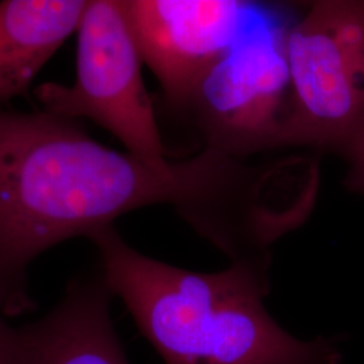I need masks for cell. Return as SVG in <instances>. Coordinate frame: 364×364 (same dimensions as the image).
I'll return each mask as SVG.
<instances>
[{
	"instance_id": "cell-8",
	"label": "cell",
	"mask_w": 364,
	"mask_h": 364,
	"mask_svg": "<svg viewBox=\"0 0 364 364\" xmlns=\"http://www.w3.org/2000/svg\"><path fill=\"white\" fill-rule=\"evenodd\" d=\"M87 6L73 0L0 3V103L26 95L42 66L77 30Z\"/></svg>"
},
{
	"instance_id": "cell-10",
	"label": "cell",
	"mask_w": 364,
	"mask_h": 364,
	"mask_svg": "<svg viewBox=\"0 0 364 364\" xmlns=\"http://www.w3.org/2000/svg\"><path fill=\"white\" fill-rule=\"evenodd\" d=\"M351 169L347 176V186L352 192L364 195V141L352 156Z\"/></svg>"
},
{
	"instance_id": "cell-4",
	"label": "cell",
	"mask_w": 364,
	"mask_h": 364,
	"mask_svg": "<svg viewBox=\"0 0 364 364\" xmlns=\"http://www.w3.org/2000/svg\"><path fill=\"white\" fill-rule=\"evenodd\" d=\"M77 77L72 87L46 82L36 90L45 112L88 117L132 156L164 168L170 161L146 90L144 60L123 0L88 1L77 26Z\"/></svg>"
},
{
	"instance_id": "cell-1",
	"label": "cell",
	"mask_w": 364,
	"mask_h": 364,
	"mask_svg": "<svg viewBox=\"0 0 364 364\" xmlns=\"http://www.w3.org/2000/svg\"><path fill=\"white\" fill-rule=\"evenodd\" d=\"M243 183L240 162L212 147L156 168L93 141L73 119L0 111V313L34 309L27 269L42 252L132 210L169 204L215 237L240 207Z\"/></svg>"
},
{
	"instance_id": "cell-5",
	"label": "cell",
	"mask_w": 364,
	"mask_h": 364,
	"mask_svg": "<svg viewBox=\"0 0 364 364\" xmlns=\"http://www.w3.org/2000/svg\"><path fill=\"white\" fill-rule=\"evenodd\" d=\"M287 27H250L198 78L182 111L205 146L247 159L287 147L291 85L285 53Z\"/></svg>"
},
{
	"instance_id": "cell-7",
	"label": "cell",
	"mask_w": 364,
	"mask_h": 364,
	"mask_svg": "<svg viewBox=\"0 0 364 364\" xmlns=\"http://www.w3.org/2000/svg\"><path fill=\"white\" fill-rule=\"evenodd\" d=\"M112 297L100 267L75 277L50 312L21 328L26 364H130L111 317Z\"/></svg>"
},
{
	"instance_id": "cell-3",
	"label": "cell",
	"mask_w": 364,
	"mask_h": 364,
	"mask_svg": "<svg viewBox=\"0 0 364 364\" xmlns=\"http://www.w3.org/2000/svg\"><path fill=\"white\" fill-rule=\"evenodd\" d=\"M287 147L351 159L364 141V0L314 1L285 31Z\"/></svg>"
},
{
	"instance_id": "cell-6",
	"label": "cell",
	"mask_w": 364,
	"mask_h": 364,
	"mask_svg": "<svg viewBox=\"0 0 364 364\" xmlns=\"http://www.w3.org/2000/svg\"><path fill=\"white\" fill-rule=\"evenodd\" d=\"M144 65L181 109L196 82L248 28L242 0H123Z\"/></svg>"
},
{
	"instance_id": "cell-9",
	"label": "cell",
	"mask_w": 364,
	"mask_h": 364,
	"mask_svg": "<svg viewBox=\"0 0 364 364\" xmlns=\"http://www.w3.org/2000/svg\"><path fill=\"white\" fill-rule=\"evenodd\" d=\"M0 313V364H26L21 328H13Z\"/></svg>"
},
{
	"instance_id": "cell-2",
	"label": "cell",
	"mask_w": 364,
	"mask_h": 364,
	"mask_svg": "<svg viewBox=\"0 0 364 364\" xmlns=\"http://www.w3.org/2000/svg\"><path fill=\"white\" fill-rule=\"evenodd\" d=\"M88 239L114 297L165 364H340L335 338L302 340L267 312L269 269L239 263L198 273L146 257L114 225Z\"/></svg>"
}]
</instances>
